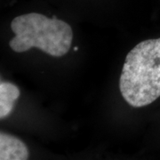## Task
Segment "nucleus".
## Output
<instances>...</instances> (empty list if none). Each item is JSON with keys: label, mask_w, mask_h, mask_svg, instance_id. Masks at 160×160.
I'll return each mask as SVG.
<instances>
[{"label": "nucleus", "mask_w": 160, "mask_h": 160, "mask_svg": "<svg viewBox=\"0 0 160 160\" xmlns=\"http://www.w3.org/2000/svg\"><path fill=\"white\" fill-rule=\"evenodd\" d=\"M14 37L9 46L15 52L38 48L52 57L68 53L72 45L73 30L66 22L38 12L19 15L11 22Z\"/></svg>", "instance_id": "f03ea898"}, {"label": "nucleus", "mask_w": 160, "mask_h": 160, "mask_svg": "<svg viewBox=\"0 0 160 160\" xmlns=\"http://www.w3.org/2000/svg\"><path fill=\"white\" fill-rule=\"evenodd\" d=\"M29 158V149L22 140L6 132H0V159L27 160Z\"/></svg>", "instance_id": "7ed1b4c3"}, {"label": "nucleus", "mask_w": 160, "mask_h": 160, "mask_svg": "<svg viewBox=\"0 0 160 160\" xmlns=\"http://www.w3.org/2000/svg\"><path fill=\"white\" fill-rule=\"evenodd\" d=\"M119 90L133 108L148 106L160 97V38L142 41L127 53Z\"/></svg>", "instance_id": "f257e3e1"}, {"label": "nucleus", "mask_w": 160, "mask_h": 160, "mask_svg": "<svg viewBox=\"0 0 160 160\" xmlns=\"http://www.w3.org/2000/svg\"><path fill=\"white\" fill-rule=\"evenodd\" d=\"M20 90L11 82L1 81L0 83V118L4 119L11 114L14 103L20 97Z\"/></svg>", "instance_id": "20e7f679"}]
</instances>
